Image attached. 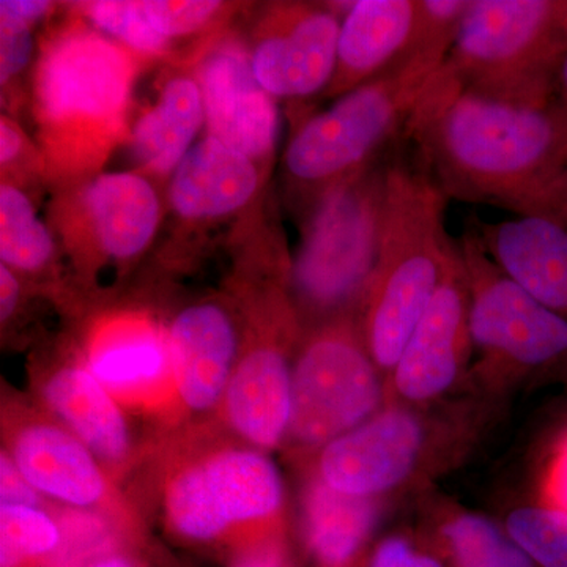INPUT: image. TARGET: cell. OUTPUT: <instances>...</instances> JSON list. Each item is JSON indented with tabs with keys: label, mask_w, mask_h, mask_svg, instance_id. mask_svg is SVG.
Masks as SVG:
<instances>
[{
	"label": "cell",
	"mask_w": 567,
	"mask_h": 567,
	"mask_svg": "<svg viewBox=\"0 0 567 567\" xmlns=\"http://www.w3.org/2000/svg\"><path fill=\"white\" fill-rule=\"evenodd\" d=\"M33 24L0 2V84L2 100L13 91L33 59Z\"/></svg>",
	"instance_id": "30"
},
{
	"label": "cell",
	"mask_w": 567,
	"mask_h": 567,
	"mask_svg": "<svg viewBox=\"0 0 567 567\" xmlns=\"http://www.w3.org/2000/svg\"><path fill=\"white\" fill-rule=\"evenodd\" d=\"M404 136L450 199L494 205L517 216L557 215L567 118L551 104L484 99L465 91L443 63Z\"/></svg>",
	"instance_id": "1"
},
{
	"label": "cell",
	"mask_w": 567,
	"mask_h": 567,
	"mask_svg": "<svg viewBox=\"0 0 567 567\" xmlns=\"http://www.w3.org/2000/svg\"><path fill=\"white\" fill-rule=\"evenodd\" d=\"M0 169L2 182L20 183L25 175L48 177L47 164L39 147H33L28 134L22 132L20 123L10 115L0 121Z\"/></svg>",
	"instance_id": "32"
},
{
	"label": "cell",
	"mask_w": 567,
	"mask_h": 567,
	"mask_svg": "<svg viewBox=\"0 0 567 567\" xmlns=\"http://www.w3.org/2000/svg\"><path fill=\"white\" fill-rule=\"evenodd\" d=\"M388 402L358 316L305 328L295 353L292 404L282 453L295 466L374 416Z\"/></svg>",
	"instance_id": "10"
},
{
	"label": "cell",
	"mask_w": 567,
	"mask_h": 567,
	"mask_svg": "<svg viewBox=\"0 0 567 567\" xmlns=\"http://www.w3.org/2000/svg\"><path fill=\"white\" fill-rule=\"evenodd\" d=\"M145 14L155 31L173 44L189 40L200 33L213 32L233 11V3L213 0H142Z\"/></svg>",
	"instance_id": "29"
},
{
	"label": "cell",
	"mask_w": 567,
	"mask_h": 567,
	"mask_svg": "<svg viewBox=\"0 0 567 567\" xmlns=\"http://www.w3.org/2000/svg\"><path fill=\"white\" fill-rule=\"evenodd\" d=\"M71 10L84 18L96 31L136 52L145 61L173 59L174 47L155 31L145 14L144 3L136 0H96L73 3Z\"/></svg>",
	"instance_id": "27"
},
{
	"label": "cell",
	"mask_w": 567,
	"mask_h": 567,
	"mask_svg": "<svg viewBox=\"0 0 567 567\" xmlns=\"http://www.w3.org/2000/svg\"><path fill=\"white\" fill-rule=\"evenodd\" d=\"M167 320L178 404L188 423L215 421L240 357L244 324L233 295L181 306Z\"/></svg>",
	"instance_id": "18"
},
{
	"label": "cell",
	"mask_w": 567,
	"mask_h": 567,
	"mask_svg": "<svg viewBox=\"0 0 567 567\" xmlns=\"http://www.w3.org/2000/svg\"><path fill=\"white\" fill-rule=\"evenodd\" d=\"M386 164L336 186L300 219L289 287L303 328L360 312L379 252Z\"/></svg>",
	"instance_id": "9"
},
{
	"label": "cell",
	"mask_w": 567,
	"mask_h": 567,
	"mask_svg": "<svg viewBox=\"0 0 567 567\" xmlns=\"http://www.w3.org/2000/svg\"><path fill=\"white\" fill-rule=\"evenodd\" d=\"M270 169L213 136L194 144L167 185V204L189 227L230 221L260 208Z\"/></svg>",
	"instance_id": "20"
},
{
	"label": "cell",
	"mask_w": 567,
	"mask_h": 567,
	"mask_svg": "<svg viewBox=\"0 0 567 567\" xmlns=\"http://www.w3.org/2000/svg\"><path fill=\"white\" fill-rule=\"evenodd\" d=\"M344 14L338 3L271 2L260 9L245 40L260 87L275 100L324 93Z\"/></svg>",
	"instance_id": "16"
},
{
	"label": "cell",
	"mask_w": 567,
	"mask_h": 567,
	"mask_svg": "<svg viewBox=\"0 0 567 567\" xmlns=\"http://www.w3.org/2000/svg\"><path fill=\"white\" fill-rule=\"evenodd\" d=\"M7 7H10L14 13L20 14L22 20L39 24L40 21L47 20L55 10L54 2H43V0H3Z\"/></svg>",
	"instance_id": "38"
},
{
	"label": "cell",
	"mask_w": 567,
	"mask_h": 567,
	"mask_svg": "<svg viewBox=\"0 0 567 567\" xmlns=\"http://www.w3.org/2000/svg\"><path fill=\"white\" fill-rule=\"evenodd\" d=\"M205 110V128L227 147L271 169L278 142L276 100L252 73L246 41L221 32L193 62Z\"/></svg>",
	"instance_id": "19"
},
{
	"label": "cell",
	"mask_w": 567,
	"mask_h": 567,
	"mask_svg": "<svg viewBox=\"0 0 567 567\" xmlns=\"http://www.w3.org/2000/svg\"><path fill=\"white\" fill-rule=\"evenodd\" d=\"M361 567H447L424 533L394 532L380 537Z\"/></svg>",
	"instance_id": "31"
},
{
	"label": "cell",
	"mask_w": 567,
	"mask_h": 567,
	"mask_svg": "<svg viewBox=\"0 0 567 567\" xmlns=\"http://www.w3.org/2000/svg\"><path fill=\"white\" fill-rule=\"evenodd\" d=\"M447 200L420 159H388L379 252L358 312L365 346L386 382L442 282L456 241L446 233Z\"/></svg>",
	"instance_id": "4"
},
{
	"label": "cell",
	"mask_w": 567,
	"mask_h": 567,
	"mask_svg": "<svg viewBox=\"0 0 567 567\" xmlns=\"http://www.w3.org/2000/svg\"><path fill=\"white\" fill-rule=\"evenodd\" d=\"M204 125L203 92L193 71L173 74L130 130L126 141L140 173L151 181H169Z\"/></svg>",
	"instance_id": "24"
},
{
	"label": "cell",
	"mask_w": 567,
	"mask_h": 567,
	"mask_svg": "<svg viewBox=\"0 0 567 567\" xmlns=\"http://www.w3.org/2000/svg\"><path fill=\"white\" fill-rule=\"evenodd\" d=\"M537 496L540 505L567 514V429L547 453L537 481Z\"/></svg>",
	"instance_id": "34"
},
{
	"label": "cell",
	"mask_w": 567,
	"mask_h": 567,
	"mask_svg": "<svg viewBox=\"0 0 567 567\" xmlns=\"http://www.w3.org/2000/svg\"><path fill=\"white\" fill-rule=\"evenodd\" d=\"M566 54L567 0H472L445 69L484 99L546 107Z\"/></svg>",
	"instance_id": "8"
},
{
	"label": "cell",
	"mask_w": 567,
	"mask_h": 567,
	"mask_svg": "<svg viewBox=\"0 0 567 567\" xmlns=\"http://www.w3.org/2000/svg\"><path fill=\"white\" fill-rule=\"evenodd\" d=\"M458 241L470 292V338L484 385H513L567 364V320L511 281L470 224Z\"/></svg>",
	"instance_id": "11"
},
{
	"label": "cell",
	"mask_w": 567,
	"mask_h": 567,
	"mask_svg": "<svg viewBox=\"0 0 567 567\" xmlns=\"http://www.w3.org/2000/svg\"><path fill=\"white\" fill-rule=\"evenodd\" d=\"M162 196L141 173H100L62 186L52 230L76 286L96 289L104 275H125L151 249L162 224Z\"/></svg>",
	"instance_id": "12"
},
{
	"label": "cell",
	"mask_w": 567,
	"mask_h": 567,
	"mask_svg": "<svg viewBox=\"0 0 567 567\" xmlns=\"http://www.w3.org/2000/svg\"><path fill=\"white\" fill-rule=\"evenodd\" d=\"M59 241L40 218L29 194L17 183H0V262L22 281L58 287Z\"/></svg>",
	"instance_id": "26"
},
{
	"label": "cell",
	"mask_w": 567,
	"mask_h": 567,
	"mask_svg": "<svg viewBox=\"0 0 567 567\" xmlns=\"http://www.w3.org/2000/svg\"><path fill=\"white\" fill-rule=\"evenodd\" d=\"M420 0H357L339 32L333 80L323 95L339 99L393 66L416 43Z\"/></svg>",
	"instance_id": "23"
},
{
	"label": "cell",
	"mask_w": 567,
	"mask_h": 567,
	"mask_svg": "<svg viewBox=\"0 0 567 567\" xmlns=\"http://www.w3.org/2000/svg\"><path fill=\"white\" fill-rule=\"evenodd\" d=\"M0 503L48 506L47 499L28 483L3 451H0Z\"/></svg>",
	"instance_id": "35"
},
{
	"label": "cell",
	"mask_w": 567,
	"mask_h": 567,
	"mask_svg": "<svg viewBox=\"0 0 567 567\" xmlns=\"http://www.w3.org/2000/svg\"><path fill=\"white\" fill-rule=\"evenodd\" d=\"M468 311V279L456 240L439 289L388 377V402L432 406L461 385L473 353Z\"/></svg>",
	"instance_id": "17"
},
{
	"label": "cell",
	"mask_w": 567,
	"mask_h": 567,
	"mask_svg": "<svg viewBox=\"0 0 567 567\" xmlns=\"http://www.w3.org/2000/svg\"><path fill=\"white\" fill-rule=\"evenodd\" d=\"M76 346L130 416L152 424L153 440L189 424L175 391L167 320L158 312L140 305L106 306L82 324Z\"/></svg>",
	"instance_id": "14"
},
{
	"label": "cell",
	"mask_w": 567,
	"mask_h": 567,
	"mask_svg": "<svg viewBox=\"0 0 567 567\" xmlns=\"http://www.w3.org/2000/svg\"><path fill=\"white\" fill-rule=\"evenodd\" d=\"M226 557V567H300L289 529L254 540Z\"/></svg>",
	"instance_id": "33"
},
{
	"label": "cell",
	"mask_w": 567,
	"mask_h": 567,
	"mask_svg": "<svg viewBox=\"0 0 567 567\" xmlns=\"http://www.w3.org/2000/svg\"><path fill=\"white\" fill-rule=\"evenodd\" d=\"M134 475L141 517L147 511L182 546L227 555L289 529L286 481L271 454L216 421L159 436Z\"/></svg>",
	"instance_id": "2"
},
{
	"label": "cell",
	"mask_w": 567,
	"mask_h": 567,
	"mask_svg": "<svg viewBox=\"0 0 567 567\" xmlns=\"http://www.w3.org/2000/svg\"><path fill=\"white\" fill-rule=\"evenodd\" d=\"M551 106L557 107L567 118V54L563 62L559 63L557 74H555Z\"/></svg>",
	"instance_id": "39"
},
{
	"label": "cell",
	"mask_w": 567,
	"mask_h": 567,
	"mask_svg": "<svg viewBox=\"0 0 567 567\" xmlns=\"http://www.w3.org/2000/svg\"><path fill=\"white\" fill-rule=\"evenodd\" d=\"M24 286L20 276L9 267L0 264V322L2 331L13 323L14 317L20 315Z\"/></svg>",
	"instance_id": "37"
},
{
	"label": "cell",
	"mask_w": 567,
	"mask_h": 567,
	"mask_svg": "<svg viewBox=\"0 0 567 567\" xmlns=\"http://www.w3.org/2000/svg\"><path fill=\"white\" fill-rule=\"evenodd\" d=\"M506 532L537 567H567V514L540 505L514 507Z\"/></svg>",
	"instance_id": "28"
},
{
	"label": "cell",
	"mask_w": 567,
	"mask_h": 567,
	"mask_svg": "<svg viewBox=\"0 0 567 567\" xmlns=\"http://www.w3.org/2000/svg\"><path fill=\"white\" fill-rule=\"evenodd\" d=\"M386 405L323 446L298 472L358 498L386 499L424 486L461 462L475 443L480 417L470 406Z\"/></svg>",
	"instance_id": "7"
},
{
	"label": "cell",
	"mask_w": 567,
	"mask_h": 567,
	"mask_svg": "<svg viewBox=\"0 0 567 567\" xmlns=\"http://www.w3.org/2000/svg\"><path fill=\"white\" fill-rule=\"evenodd\" d=\"M297 535L309 567H361L375 543L386 502L358 498L300 472Z\"/></svg>",
	"instance_id": "22"
},
{
	"label": "cell",
	"mask_w": 567,
	"mask_h": 567,
	"mask_svg": "<svg viewBox=\"0 0 567 567\" xmlns=\"http://www.w3.org/2000/svg\"><path fill=\"white\" fill-rule=\"evenodd\" d=\"M82 567H152L142 555V539H126L89 559Z\"/></svg>",
	"instance_id": "36"
},
{
	"label": "cell",
	"mask_w": 567,
	"mask_h": 567,
	"mask_svg": "<svg viewBox=\"0 0 567 567\" xmlns=\"http://www.w3.org/2000/svg\"><path fill=\"white\" fill-rule=\"evenodd\" d=\"M2 451L48 503L106 518L142 537V517L102 462L31 395H2Z\"/></svg>",
	"instance_id": "13"
},
{
	"label": "cell",
	"mask_w": 567,
	"mask_h": 567,
	"mask_svg": "<svg viewBox=\"0 0 567 567\" xmlns=\"http://www.w3.org/2000/svg\"><path fill=\"white\" fill-rule=\"evenodd\" d=\"M33 402L80 439L122 487L152 443L136 434L133 417L92 374L76 342H59L32 358Z\"/></svg>",
	"instance_id": "15"
},
{
	"label": "cell",
	"mask_w": 567,
	"mask_h": 567,
	"mask_svg": "<svg viewBox=\"0 0 567 567\" xmlns=\"http://www.w3.org/2000/svg\"><path fill=\"white\" fill-rule=\"evenodd\" d=\"M451 48L415 44L393 66L301 123L282 158L293 210L303 219L336 186L380 162L404 134Z\"/></svg>",
	"instance_id": "5"
},
{
	"label": "cell",
	"mask_w": 567,
	"mask_h": 567,
	"mask_svg": "<svg viewBox=\"0 0 567 567\" xmlns=\"http://www.w3.org/2000/svg\"><path fill=\"white\" fill-rule=\"evenodd\" d=\"M496 267L540 305L567 320V226L546 216L487 224L475 219Z\"/></svg>",
	"instance_id": "21"
},
{
	"label": "cell",
	"mask_w": 567,
	"mask_h": 567,
	"mask_svg": "<svg viewBox=\"0 0 567 567\" xmlns=\"http://www.w3.org/2000/svg\"><path fill=\"white\" fill-rule=\"evenodd\" d=\"M145 62L76 13L41 41L32 115L48 178L59 188L100 174L128 140L134 85Z\"/></svg>",
	"instance_id": "3"
},
{
	"label": "cell",
	"mask_w": 567,
	"mask_h": 567,
	"mask_svg": "<svg viewBox=\"0 0 567 567\" xmlns=\"http://www.w3.org/2000/svg\"><path fill=\"white\" fill-rule=\"evenodd\" d=\"M424 535L447 567H537L503 525L453 503L429 509Z\"/></svg>",
	"instance_id": "25"
},
{
	"label": "cell",
	"mask_w": 567,
	"mask_h": 567,
	"mask_svg": "<svg viewBox=\"0 0 567 567\" xmlns=\"http://www.w3.org/2000/svg\"><path fill=\"white\" fill-rule=\"evenodd\" d=\"M557 221L567 226V163L565 167V175H563V192L561 200H559Z\"/></svg>",
	"instance_id": "40"
},
{
	"label": "cell",
	"mask_w": 567,
	"mask_h": 567,
	"mask_svg": "<svg viewBox=\"0 0 567 567\" xmlns=\"http://www.w3.org/2000/svg\"><path fill=\"white\" fill-rule=\"evenodd\" d=\"M290 262L284 249H248L226 289L244 339L215 421L268 454L282 450L289 431L293 360L305 331L290 295Z\"/></svg>",
	"instance_id": "6"
}]
</instances>
